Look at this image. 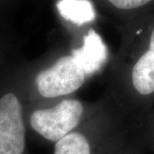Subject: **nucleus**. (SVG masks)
Segmentation results:
<instances>
[{
  "instance_id": "obj_1",
  "label": "nucleus",
  "mask_w": 154,
  "mask_h": 154,
  "mask_svg": "<svg viewBox=\"0 0 154 154\" xmlns=\"http://www.w3.org/2000/svg\"><path fill=\"white\" fill-rule=\"evenodd\" d=\"M15 80L0 82V154H28L24 106Z\"/></svg>"
},
{
  "instance_id": "obj_2",
  "label": "nucleus",
  "mask_w": 154,
  "mask_h": 154,
  "mask_svg": "<svg viewBox=\"0 0 154 154\" xmlns=\"http://www.w3.org/2000/svg\"><path fill=\"white\" fill-rule=\"evenodd\" d=\"M84 106L76 99H64L49 109L33 110L29 125L45 140L54 142L75 130L81 123Z\"/></svg>"
},
{
  "instance_id": "obj_3",
  "label": "nucleus",
  "mask_w": 154,
  "mask_h": 154,
  "mask_svg": "<svg viewBox=\"0 0 154 154\" xmlns=\"http://www.w3.org/2000/svg\"><path fill=\"white\" fill-rule=\"evenodd\" d=\"M86 76L73 56H63L48 69L38 73L35 85L42 97L51 99L78 90L85 82Z\"/></svg>"
},
{
  "instance_id": "obj_4",
  "label": "nucleus",
  "mask_w": 154,
  "mask_h": 154,
  "mask_svg": "<svg viewBox=\"0 0 154 154\" xmlns=\"http://www.w3.org/2000/svg\"><path fill=\"white\" fill-rule=\"evenodd\" d=\"M53 154H108V142L96 134L74 130L56 141Z\"/></svg>"
},
{
  "instance_id": "obj_5",
  "label": "nucleus",
  "mask_w": 154,
  "mask_h": 154,
  "mask_svg": "<svg viewBox=\"0 0 154 154\" xmlns=\"http://www.w3.org/2000/svg\"><path fill=\"white\" fill-rule=\"evenodd\" d=\"M72 56L87 75L99 71L107 59V48L102 38L94 29H90L83 38L81 48L73 51Z\"/></svg>"
},
{
  "instance_id": "obj_6",
  "label": "nucleus",
  "mask_w": 154,
  "mask_h": 154,
  "mask_svg": "<svg viewBox=\"0 0 154 154\" xmlns=\"http://www.w3.org/2000/svg\"><path fill=\"white\" fill-rule=\"evenodd\" d=\"M132 82L139 94L149 95L154 92V29L150 38L149 50L133 68Z\"/></svg>"
},
{
  "instance_id": "obj_7",
  "label": "nucleus",
  "mask_w": 154,
  "mask_h": 154,
  "mask_svg": "<svg viewBox=\"0 0 154 154\" xmlns=\"http://www.w3.org/2000/svg\"><path fill=\"white\" fill-rule=\"evenodd\" d=\"M57 8L60 16L75 25L93 22L95 11L90 0H59Z\"/></svg>"
},
{
  "instance_id": "obj_8",
  "label": "nucleus",
  "mask_w": 154,
  "mask_h": 154,
  "mask_svg": "<svg viewBox=\"0 0 154 154\" xmlns=\"http://www.w3.org/2000/svg\"><path fill=\"white\" fill-rule=\"evenodd\" d=\"M113 5L122 10H130L143 6L152 0H109Z\"/></svg>"
}]
</instances>
